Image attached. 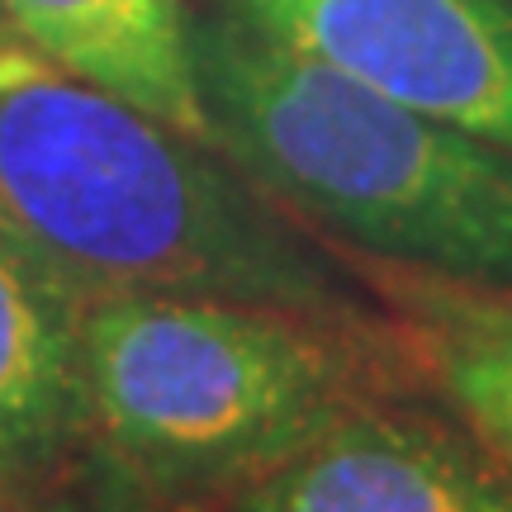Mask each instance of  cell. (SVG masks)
I'll use <instances>...</instances> for the list:
<instances>
[{
    "instance_id": "1",
    "label": "cell",
    "mask_w": 512,
    "mask_h": 512,
    "mask_svg": "<svg viewBox=\"0 0 512 512\" xmlns=\"http://www.w3.org/2000/svg\"><path fill=\"white\" fill-rule=\"evenodd\" d=\"M0 223L86 309L190 294L375 332V309L214 143L0 43Z\"/></svg>"
},
{
    "instance_id": "2",
    "label": "cell",
    "mask_w": 512,
    "mask_h": 512,
    "mask_svg": "<svg viewBox=\"0 0 512 512\" xmlns=\"http://www.w3.org/2000/svg\"><path fill=\"white\" fill-rule=\"evenodd\" d=\"M209 138L275 204L403 271L512 290V152L280 38L195 15Z\"/></svg>"
},
{
    "instance_id": "3",
    "label": "cell",
    "mask_w": 512,
    "mask_h": 512,
    "mask_svg": "<svg viewBox=\"0 0 512 512\" xmlns=\"http://www.w3.org/2000/svg\"><path fill=\"white\" fill-rule=\"evenodd\" d=\"M95 446L143 494L200 503L309 446L366 403L370 332L304 313L114 294L81 309Z\"/></svg>"
},
{
    "instance_id": "4",
    "label": "cell",
    "mask_w": 512,
    "mask_h": 512,
    "mask_svg": "<svg viewBox=\"0 0 512 512\" xmlns=\"http://www.w3.org/2000/svg\"><path fill=\"white\" fill-rule=\"evenodd\" d=\"M337 72L512 152V0H209Z\"/></svg>"
},
{
    "instance_id": "5",
    "label": "cell",
    "mask_w": 512,
    "mask_h": 512,
    "mask_svg": "<svg viewBox=\"0 0 512 512\" xmlns=\"http://www.w3.org/2000/svg\"><path fill=\"white\" fill-rule=\"evenodd\" d=\"M233 512H512V475L437 422L366 399L242 484Z\"/></svg>"
},
{
    "instance_id": "6",
    "label": "cell",
    "mask_w": 512,
    "mask_h": 512,
    "mask_svg": "<svg viewBox=\"0 0 512 512\" xmlns=\"http://www.w3.org/2000/svg\"><path fill=\"white\" fill-rule=\"evenodd\" d=\"M91 446L81 304L0 223V498L62 479Z\"/></svg>"
},
{
    "instance_id": "7",
    "label": "cell",
    "mask_w": 512,
    "mask_h": 512,
    "mask_svg": "<svg viewBox=\"0 0 512 512\" xmlns=\"http://www.w3.org/2000/svg\"><path fill=\"white\" fill-rule=\"evenodd\" d=\"M0 10L53 67L214 143L190 0H0Z\"/></svg>"
},
{
    "instance_id": "8",
    "label": "cell",
    "mask_w": 512,
    "mask_h": 512,
    "mask_svg": "<svg viewBox=\"0 0 512 512\" xmlns=\"http://www.w3.org/2000/svg\"><path fill=\"white\" fill-rule=\"evenodd\" d=\"M399 299L446 399L512 465V290L408 271Z\"/></svg>"
},
{
    "instance_id": "9",
    "label": "cell",
    "mask_w": 512,
    "mask_h": 512,
    "mask_svg": "<svg viewBox=\"0 0 512 512\" xmlns=\"http://www.w3.org/2000/svg\"><path fill=\"white\" fill-rule=\"evenodd\" d=\"M0 512H43V508H19L15 498H0ZM57 512V508H48ZM62 512H133L128 498H105V503H86V508H62Z\"/></svg>"
}]
</instances>
